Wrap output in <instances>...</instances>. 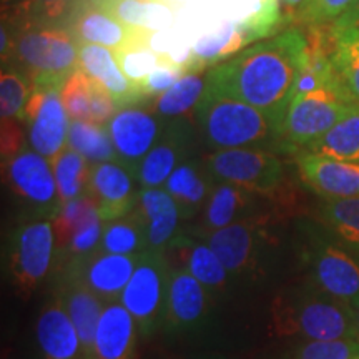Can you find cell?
Returning a JSON list of instances; mask_svg holds the SVG:
<instances>
[{"instance_id": "cell-9", "label": "cell", "mask_w": 359, "mask_h": 359, "mask_svg": "<svg viewBox=\"0 0 359 359\" xmlns=\"http://www.w3.org/2000/svg\"><path fill=\"white\" fill-rule=\"evenodd\" d=\"M271 213L245 219L203 235H195L212 246L231 278H255L262 271L264 253L271 243Z\"/></svg>"}, {"instance_id": "cell-30", "label": "cell", "mask_w": 359, "mask_h": 359, "mask_svg": "<svg viewBox=\"0 0 359 359\" xmlns=\"http://www.w3.org/2000/svg\"><path fill=\"white\" fill-rule=\"evenodd\" d=\"M333 30V64L334 77L344 97L353 107H359V27L331 25Z\"/></svg>"}, {"instance_id": "cell-50", "label": "cell", "mask_w": 359, "mask_h": 359, "mask_svg": "<svg viewBox=\"0 0 359 359\" xmlns=\"http://www.w3.org/2000/svg\"><path fill=\"white\" fill-rule=\"evenodd\" d=\"M195 359H230V358L223 356V354H218V353H208V354H201V356Z\"/></svg>"}, {"instance_id": "cell-4", "label": "cell", "mask_w": 359, "mask_h": 359, "mask_svg": "<svg viewBox=\"0 0 359 359\" xmlns=\"http://www.w3.org/2000/svg\"><path fill=\"white\" fill-rule=\"evenodd\" d=\"M12 32L13 52L8 64L24 70L32 87L62 88L65 80L79 69L80 43L69 29L29 27Z\"/></svg>"}, {"instance_id": "cell-33", "label": "cell", "mask_w": 359, "mask_h": 359, "mask_svg": "<svg viewBox=\"0 0 359 359\" xmlns=\"http://www.w3.org/2000/svg\"><path fill=\"white\" fill-rule=\"evenodd\" d=\"M205 88L206 72H187L172 88L154 98L151 107L165 122L193 120Z\"/></svg>"}, {"instance_id": "cell-10", "label": "cell", "mask_w": 359, "mask_h": 359, "mask_svg": "<svg viewBox=\"0 0 359 359\" xmlns=\"http://www.w3.org/2000/svg\"><path fill=\"white\" fill-rule=\"evenodd\" d=\"M4 183L34 218L52 219L62 206L50 160L25 148L12 160L4 161Z\"/></svg>"}, {"instance_id": "cell-26", "label": "cell", "mask_w": 359, "mask_h": 359, "mask_svg": "<svg viewBox=\"0 0 359 359\" xmlns=\"http://www.w3.org/2000/svg\"><path fill=\"white\" fill-rule=\"evenodd\" d=\"M79 69H82L90 79L103 85L118 109L145 100L140 87L128 80L116 60L115 52L110 48L93 43H80Z\"/></svg>"}, {"instance_id": "cell-43", "label": "cell", "mask_w": 359, "mask_h": 359, "mask_svg": "<svg viewBox=\"0 0 359 359\" xmlns=\"http://www.w3.org/2000/svg\"><path fill=\"white\" fill-rule=\"evenodd\" d=\"M185 74V69H182L180 65L170 62L168 58L161 57L158 67H156L154 72H150V74L138 83V87H140L145 100L147 98H156L161 95V93H165L167 90L172 88Z\"/></svg>"}, {"instance_id": "cell-3", "label": "cell", "mask_w": 359, "mask_h": 359, "mask_svg": "<svg viewBox=\"0 0 359 359\" xmlns=\"http://www.w3.org/2000/svg\"><path fill=\"white\" fill-rule=\"evenodd\" d=\"M195 123L213 151L268 148L281 154V128L271 116L208 85L196 105Z\"/></svg>"}, {"instance_id": "cell-48", "label": "cell", "mask_w": 359, "mask_h": 359, "mask_svg": "<svg viewBox=\"0 0 359 359\" xmlns=\"http://www.w3.org/2000/svg\"><path fill=\"white\" fill-rule=\"evenodd\" d=\"M334 25H358L359 27V0H354L353 7L344 13Z\"/></svg>"}, {"instance_id": "cell-37", "label": "cell", "mask_w": 359, "mask_h": 359, "mask_svg": "<svg viewBox=\"0 0 359 359\" xmlns=\"http://www.w3.org/2000/svg\"><path fill=\"white\" fill-rule=\"evenodd\" d=\"M95 218H100V213L90 195L64 201L58 213L52 218L53 233H55V258L64 253L75 231Z\"/></svg>"}, {"instance_id": "cell-19", "label": "cell", "mask_w": 359, "mask_h": 359, "mask_svg": "<svg viewBox=\"0 0 359 359\" xmlns=\"http://www.w3.org/2000/svg\"><path fill=\"white\" fill-rule=\"evenodd\" d=\"M170 266L185 269L195 276L212 296L226 293L231 285V275L212 246L191 233H180L163 251Z\"/></svg>"}, {"instance_id": "cell-25", "label": "cell", "mask_w": 359, "mask_h": 359, "mask_svg": "<svg viewBox=\"0 0 359 359\" xmlns=\"http://www.w3.org/2000/svg\"><path fill=\"white\" fill-rule=\"evenodd\" d=\"M217 180L210 172L205 158L193 155L175 168L165 183L172 198L177 203L182 219L198 218L201 210L212 195Z\"/></svg>"}, {"instance_id": "cell-40", "label": "cell", "mask_w": 359, "mask_h": 359, "mask_svg": "<svg viewBox=\"0 0 359 359\" xmlns=\"http://www.w3.org/2000/svg\"><path fill=\"white\" fill-rule=\"evenodd\" d=\"M148 37H150V34L142 35V37L115 52V57L122 67L123 74L135 85L140 83L161 62V57L148 43Z\"/></svg>"}, {"instance_id": "cell-45", "label": "cell", "mask_w": 359, "mask_h": 359, "mask_svg": "<svg viewBox=\"0 0 359 359\" xmlns=\"http://www.w3.org/2000/svg\"><path fill=\"white\" fill-rule=\"evenodd\" d=\"M27 125L20 120L13 118H2V125H0V154H2V163L4 161L12 160L13 156L27 148V142H29V133H25Z\"/></svg>"}, {"instance_id": "cell-5", "label": "cell", "mask_w": 359, "mask_h": 359, "mask_svg": "<svg viewBox=\"0 0 359 359\" xmlns=\"http://www.w3.org/2000/svg\"><path fill=\"white\" fill-rule=\"evenodd\" d=\"M351 107L336 77L313 92L294 97L283 120L281 154L298 155L325 135Z\"/></svg>"}, {"instance_id": "cell-2", "label": "cell", "mask_w": 359, "mask_h": 359, "mask_svg": "<svg viewBox=\"0 0 359 359\" xmlns=\"http://www.w3.org/2000/svg\"><path fill=\"white\" fill-rule=\"evenodd\" d=\"M269 327L280 338L359 339L356 313L313 283L285 288L275 296L269 309Z\"/></svg>"}, {"instance_id": "cell-11", "label": "cell", "mask_w": 359, "mask_h": 359, "mask_svg": "<svg viewBox=\"0 0 359 359\" xmlns=\"http://www.w3.org/2000/svg\"><path fill=\"white\" fill-rule=\"evenodd\" d=\"M105 127L115 147L116 158L135 173L138 163L160 140L167 122L154 107L138 102L120 107Z\"/></svg>"}, {"instance_id": "cell-49", "label": "cell", "mask_w": 359, "mask_h": 359, "mask_svg": "<svg viewBox=\"0 0 359 359\" xmlns=\"http://www.w3.org/2000/svg\"><path fill=\"white\" fill-rule=\"evenodd\" d=\"M158 2L161 4H167V6L173 7L175 11H180V8H183L185 6H188V4H191L193 0H158Z\"/></svg>"}, {"instance_id": "cell-20", "label": "cell", "mask_w": 359, "mask_h": 359, "mask_svg": "<svg viewBox=\"0 0 359 359\" xmlns=\"http://www.w3.org/2000/svg\"><path fill=\"white\" fill-rule=\"evenodd\" d=\"M35 359H92L70 316L53 294L35 323Z\"/></svg>"}, {"instance_id": "cell-47", "label": "cell", "mask_w": 359, "mask_h": 359, "mask_svg": "<svg viewBox=\"0 0 359 359\" xmlns=\"http://www.w3.org/2000/svg\"><path fill=\"white\" fill-rule=\"evenodd\" d=\"M285 17L291 27H299L303 19V12L306 8L308 0H280Z\"/></svg>"}, {"instance_id": "cell-23", "label": "cell", "mask_w": 359, "mask_h": 359, "mask_svg": "<svg viewBox=\"0 0 359 359\" xmlns=\"http://www.w3.org/2000/svg\"><path fill=\"white\" fill-rule=\"evenodd\" d=\"M67 29L77 39L79 43L102 45L114 52L148 34L122 24L109 11L93 6L88 0H85L79 11L74 13Z\"/></svg>"}, {"instance_id": "cell-42", "label": "cell", "mask_w": 359, "mask_h": 359, "mask_svg": "<svg viewBox=\"0 0 359 359\" xmlns=\"http://www.w3.org/2000/svg\"><path fill=\"white\" fill-rule=\"evenodd\" d=\"M359 356V339L306 341L285 359H353Z\"/></svg>"}, {"instance_id": "cell-36", "label": "cell", "mask_w": 359, "mask_h": 359, "mask_svg": "<svg viewBox=\"0 0 359 359\" xmlns=\"http://www.w3.org/2000/svg\"><path fill=\"white\" fill-rule=\"evenodd\" d=\"M67 145L79 151L92 165L118 161L115 147L105 125L72 120Z\"/></svg>"}, {"instance_id": "cell-7", "label": "cell", "mask_w": 359, "mask_h": 359, "mask_svg": "<svg viewBox=\"0 0 359 359\" xmlns=\"http://www.w3.org/2000/svg\"><path fill=\"white\" fill-rule=\"evenodd\" d=\"M172 266L163 251H147L125 286L120 303L137 323L143 338L163 330Z\"/></svg>"}, {"instance_id": "cell-22", "label": "cell", "mask_w": 359, "mask_h": 359, "mask_svg": "<svg viewBox=\"0 0 359 359\" xmlns=\"http://www.w3.org/2000/svg\"><path fill=\"white\" fill-rule=\"evenodd\" d=\"M142 255H114L95 251L87 258L70 259L79 264L88 288L105 303L120 302Z\"/></svg>"}, {"instance_id": "cell-32", "label": "cell", "mask_w": 359, "mask_h": 359, "mask_svg": "<svg viewBox=\"0 0 359 359\" xmlns=\"http://www.w3.org/2000/svg\"><path fill=\"white\" fill-rule=\"evenodd\" d=\"M102 8L122 24L148 34L172 29L177 22V11L158 0H111Z\"/></svg>"}, {"instance_id": "cell-6", "label": "cell", "mask_w": 359, "mask_h": 359, "mask_svg": "<svg viewBox=\"0 0 359 359\" xmlns=\"http://www.w3.org/2000/svg\"><path fill=\"white\" fill-rule=\"evenodd\" d=\"M55 266L52 219L29 218L8 236L7 271L17 293L29 298Z\"/></svg>"}, {"instance_id": "cell-13", "label": "cell", "mask_w": 359, "mask_h": 359, "mask_svg": "<svg viewBox=\"0 0 359 359\" xmlns=\"http://www.w3.org/2000/svg\"><path fill=\"white\" fill-rule=\"evenodd\" d=\"M306 259L311 283L354 313L359 308V262L339 245L316 241L309 246Z\"/></svg>"}, {"instance_id": "cell-29", "label": "cell", "mask_w": 359, "mask_h": 359, "mask_svg": "<svg viewBox=\"0 0 359 359\" xmlns=\"http://www.w3.org/2000/svg\"><path fill=\"white\" fill-rule=\"evenodd\" d=\"M85 0H20L2 4V22L12 30L29 27H64L67 29L74 13Z\"/></svg>"}, {"instance_id": "cell-52", "label": "cell", "mask_w": 359, "mask_h": 359, "mask_svg": "<svg viewBox=\"0 0 359 359\" xmlns=\"http://www.w3.org/2000/svg\"><path fill=\"white\" fill-rule=\"evenodd\" d=\"M17 2H20V0H2V4H6V6H12V4Z\"/></svg>"}, {"instance_id": "cell-44", "label": "cell", "mask_w": 359, "mask_h": 359, "mask_svg": "<svg viewBox=\"0 0 359 359\" xmlns=\"http://www.w3.org/2000/svg\"><path fill=\"white\" fill-rule=\"evenodd\" d=\"M354 0H308L302 25H333L353 7Z\"/></svg>"}, {"instance_id": "cell-27", "label": "cell", "mask_w": 359, "mask_h": 359, "mask_svg": "<svg viewBox=\"0 0 359 359\" xmlns=\"http://www.w3.org/2000/svg\"><path fill=\"white\" fill-rule=\"evenodd\" d=\"M138 336L140 331L127 308L120 302L107 303L93 343L95 359H135Z\"/></svg>"}, {"instance_id": "cell-35", "label": "cell", "mask_w": 359, "mask_h": 359, "mask_svg": "<svg viewBox=\"0 0 359 359\" xmlns=\"http://www.w3.org/2000/svg\"><path fill=\"white\" fill-rule=\"evenodd\" d=\"M50 165L62 203L88 195L92 163L85 160L79 151L67 145L60 154L53 156Z\"/></svg>"}, {"instance_id": "cell-54", "label": "cell", "mask_w": 359, "mask_h": 359, "mask_svg": "<svg viewBox=\"0 0 359 359\" xmlns=\"http://www.w3.org/2000/svg\"><path fill=\"white\" fill-rule=\"evenodd\" d=\"M353 359H359V356H356V358H353Z\"/></svg>"}, {"instance_id": "cell-17", "label": "cell", "mask_w": 359, "mask_h": 359, "mask_svg": "<svg viewBox=\"0 0 359 359\" xmlns=\"http://www.w3.org/2000/svg\"><path fill=\"white\" fill-rule=\"evenodd\" d=\"M137 185L135 173L120 161L92 165L88 195L95 201L103 223L127 217L137 208L142 190Z\"/></svg>"}, {"instance_id": "cell-18", "label": "cell", "mask_w": 359, "mask_h": 359, "mask_svg": "<svg viewBox=\"0 0 359 359\" xmlns=\"http://www.w3.org/2000/svg\"><path fill=\"white\" fill-rule=\"evenodd\" d=\"M213 296L185 269L172 268L163 331L190 333L201 327L212 311Z\"/></svg>"}, {"instance_id": "cell-28", "label": "cell", "mask_w": 359, "mask_h": 359, "mask_svg": "<svg viewBox=\"0 0 359 359\" xmlns=\"http://www.w3.org/2000/svg\"><path fill=\"white\" fill-rule=\"evenodd\" d=\"M137 212L145 223L150 251H165L180 235V210L165 188H142Z\"/></svg>"}, {"instance_id": "cell-12", "label": "cell", "mask_w": 359, "mask_h": 359, "mask_svg": "<svg viewBox=\"0 0 359 359\" xmlns=\"http://www.w3.org/2000/svg\"><path fill=\"white\" fill-rule=\"evenodd\" d=\"M70 122L60 88L32 87L25 107V125L32 150L52 160L67 147Z\"/></svg>"}, {"instance_id": "cell-34", "label": "cell", "mask_w": 359, "mask_h": 359, "mask_svg": "<svg viewBox=\"0 0 359 359\" xmlns=\"http://www.w3.org/2000/svg\"><path fill=\"white\" fill-rule=\"evenodd\" d=\"M100 251L114 255H143L150 251L145 223L137 208L127 217L103 224Z\"/></svg>"}, {"instance_id": "cell-53", "label": "cell", "mask_w": 359, "mask_h": 359, "mask_svg": "<svg viewBox=\"0 0 359 359\" xmlns=\"http://www.w3.org/2000/svg\"><path fill=\"white\" fill-rule=\"evenodd\" d=\"M356 321H358V330H359V308L356 309Z\"/></svg>"}, {"instance_id": "cell-24", "label": "cell", "mask_w": 359, "mask_h": 359, "mask_svg": "<svg viewBox=\"0 0 359 359\" xmlns=\"http://www.w3.org/2000/svg\"><path fill=\"white\" fill-rule=\"evenodd\" d=\"M251 42L248 30L241 20L224 19L205 25L193 37V58L198 72H208L222 60L233 58Z\"/></svg>"}, {"instance_id": "cell-8", "label": "cell", "mask_w": 359, "mask_h": 359, "mask_svg": "<svg viewBox=\"0 0 359 359\" xmlns=\"http://www.w3.org/2000/svg\"><path fill=\"white\" fill-rule=\"evenodd\" d=\"M205 160L217 182L231 183L264 196L276 195L285 180L281 156L268 148L217 150Z\"/></svg>"}, {"instance_id": "cell-31", "label": "cell", "mask_w": 359, "mask_h": 359, "mask_svg": "<svg viewBox=\"0 0 359 359\" xmlns=\"http://www.w3.org/2000/svg\"><path fill=\"white\" fill-rule=\"evenodd\" d=\"M299 154L359 163V107H351L325 135L309 143Z\"/></svg>"}, {"instance_id": "cell-14", "label": "cell", "mask_w": 359, "mask_h": 359, "mask_svg": "<svg viewBox=\"0 0 359 359\" xmlns=\"http://www.w3.org/2000/svg\"><path fill=\"white\" fill-rule=\"evenodd\" d=\"M53 296L60 302L70 316L79 333V338L82 341L83 349L90 358L95 359L93 343H95L98 321H100L107 303L88 288L77 263L67 262L60 268H57Z\"/></svg>"}, {"instance_id": "cell-15", "label": "cell", "mask_w": 359, "mask_h": 359, "mask_svg": "<svg viewBox=\"0 0 359 359\" xmlns=\"http://www.w3.org/2000/svg\"><path fill=\"white\" fill-rule=\"evenodd\" d=\"M196 132L193 120L167 122L160 140L135 170L140 188H163L178 165L195 155Z\"/></svg>"}, {"instance_id": "cell-16", "label": "cell", "mask_w": 359, "mask_h": 359, "mask_svg": "<svg viewBox=\"0 0 359 359\" xmlns=\"http://www.w3.org/2000/svg\"><path fill=\"white\" fill-rule=\"evenodd\" d=\"M269 201H271L269 196L245 190L231 183L217 182L205 208L196 218L195 226L190 228L188 233L203 235V233L222 230L230 224L245 222L259 215L271 213L268 210Z\"/></svg>"}, {"instance_id": "cell-39", "label": "cell", "mask_w": 359, "mask_h": 359, "mask_svg": "<svg viewBox=\"0 0 359 359\" xmlns=\"http://www.w3.org/2000/svg\"><path fill=\"white\" fill-rule=\"evenodd\" d=\"M32 92L27 74L13 64L2 65L0 74V118H13L25 123V107Z\"/></svg>"}, {"instance_id": "cell-51", "label": "cell", "mask_w": 359, "mask_h": 359, "mask_svg": "<svg viewBox=\"0 0 359 359\" xmlns=\"http://www.w3.org/2000/svg\"><path fill=\"white\" fill-rule=\"evenodd\" d=\"M90 4H93V6H98V7H105L107 4H110L111 0H88Z\"/></svg>"}, {"instance_id": "cell-38", "label": "cell", "mask_w": 359, "mask_h": 359, "mask_svg": "<svg viewBox=\"0 0 359 359\" xmlns=\"http://www.w3.org/2000/svg\"><path fill=\"white\" fill-rule=\"evenodd\" d=\"M320 219L344 243L359 248V196L325 200L318 210Z\"/></svg>"}, {"instance_id": "cell-21", "label": "cell", "mask_w": 359, "mask_h": 359, "mask_svg": "<svg viewBox=\"0 0 359 359\" xmlns=\"http://www.w3.org/2000/svg\"><path fill=\"white\" fill-rule=\"evenodd\" d=\"M294 156L304 185L311 188L323 200L359 196V163L313 154H298Z\"/></svg>"}, {"instance_id": "cell-41", "label": "cell", "mask_w": 359, "mask_h": 359, "mask_svg": "<svg viewBox=\"0 0 359 359\" xmlns=\"http://www.w3.org/2000/svg\"><path fill=\"white\" fill-rule=\"evenodd\" d=\"M90 82H92V79L82 69H77L62 85V102H64L70 120L92 122V115H90Z\"/></svg>"}, {"instance_id": "cell-46", "label": "cell", "mask_w": 359, "mask_h": 359, "mask_svg": "<svg viewBox=\"0 0 359 359\" xmlns=\"http://www.w3.org/2000/svg\"><path fill=\"white\" fill-rule=\"evenodd\" d=\"M118 110L116 103L107 88L92 79L90 82V115L92 122L98 125H107L111 116Z\"/></svg>"}, {"instance_id": "cell-1", "label": "cell", "mask_w": 359, "mask_h": 359, "mask_svg": "<svg viewBox=\"0 0 359 359\" xmlns=\"http://www.w3.org/2000/svg\"><path fill=\"white\" fill-rule=\"evenodd\" d=\"M302 27L250 45L206 72V85L240 98L271 116L283 130L296 80L308 57Z\"/></svg>"}]
</instances>
